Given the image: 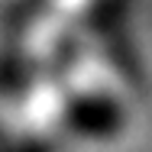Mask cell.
Instances as JSON below:
<instances>
[{
  "mask_svg": "<svg viewBox=\"0 0 152 152\" xmlns=\"http://www.w3.org/2000/svg\"><path fill=\"white\" fill-rule=\"evenodd\" d=\"M20 152H45V149H20Z\"/></svg>",
  "mask_w": 152,
  "mask_h": 152,
  "instance_id": "obj_1",
  "label": "cell"
}]
</instances>
